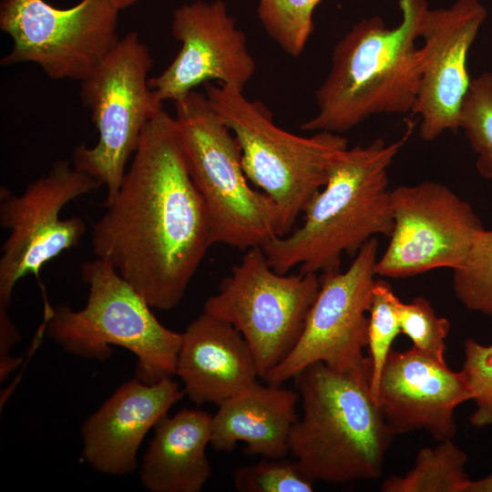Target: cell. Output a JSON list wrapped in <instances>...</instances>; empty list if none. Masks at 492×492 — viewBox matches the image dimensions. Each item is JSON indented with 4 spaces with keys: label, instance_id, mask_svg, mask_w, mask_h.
I'll return each instance as SVG.
<instances>
[{
    "label": "cell",
    "instance_id": "6da1fadb",
    "mask_svg": "<svg viewBox=\"0 0 492 492\" xmlns=\"http://www.w3.org/2000/svg\"><path fill=\"white\" fill-rule=\"evenodd\" d=\"M104 205L91 235L97 257L151 308L176 307L211 243L174 117L163 108L146 125L118 190Z\"/></svg>",
    "mask_w": 492,
    "mask_h": 492
},
{
    "label": "cell",
    "instance_id": "7a4b0ae2",
    "mask_svg": "<svg viewBox=\"0 0 492 492\" xmlns=\"http://www.w3.org/2000/svg\"><path fill=\"white\" fill-rule=\"evenodd\" d=\"M415 124L408 119L403 136L393 142L377 138L334 159L325 185L302 213V223L261 247L272 269L282 274L295 266L304 273L338 272L344 253L354 256L375 235H391L388 170Z\"/></svg>",
    "mask_w": 492,
    "mask_h": 492
},
{
    "label": "cell",
    "instance_id": "3957f363",
    "mask_svg": "<svg viewBox=\"0 0 492 492\" xmlns=\"http://www.w3.org/2000/svg\"><path fill=\"white\" fill-rule=\"evenodd\" d=\"M399 7L395 27L379 15L364 18L335 45L315 91L316 112L302 130L340 134L374 115L412 113L422 67L417 40L429 6L427 0H399Z\"/></svg>",
    "mask_w": 492,
    "mask_h": 492
},
{
    "label": "cell",
    "instance_id": "277c9868",
    "mask_svg": "<svg viewBox=\"0 0 492 492\" xmlns=\"http://www.w3.org/2000/svg\"><path fill=\"white\" fill-rule=\"evenodd\" d=\"M303 414L291 431L289 453L314 481L346 483L380 477L394 438L369 380L321 362L294 377Z\"/></svg>",
    "mask_w": 492,
    "mask_h": 492
},
{
    "label": "cell",
    "instance_id": "5b68a950",
    "mask_svg": "<svg viewBox=\"0 0 492 492\" xmlns=\"http://www.w3.org/2000/svg\"><path fill=\"white\" fill-rule=\"evenodd\" d=\"M80 272L88 286L86 305H47L46 335L71 354L99 361L111 355V344L121 346L137 357L135 377L145 384L176 374L182 333L164 326L108 261H84Z\"/></svg>",
    "mask_w": 492,
    "mask_h": 492
},
{
    "label": "cell",
    "instance_id": "8992f818",
    "mask_svg": "<svg viewBox=\"0 0 492 492\" xmlns=\"http://www.w3.org/2000/svg\"><path fill=\"white\" fill-rule=\"evenodd\" d=\"M204 89L240 145L247 178L275 203L280 236L288 234L325 185L332 162L348 148L346 138L326 131L292 134L278 127L267 108L247 98L243 89L212 82Z\"/></svg>",
    "mask_w": 492,
    "mask_h": 492
},
{
    "label": "cell",
    "instance_id": "52a82bcc",
    "mask_svg": "<svg viewBox=\"0 0 492 492\" xmlns=\"http://www.w3.org/2000/svg\"><path fill=\"white\" fill-rule=\"evenodd\" d=\"M175 109L187 167L207 210L211 245L246 251L280 236L275 203L249 184L240 145L205 94L191 91L175 102Z\"/></svg>",
    "mask_w": 492,
    "mask_h": 492
},
{
    "label": "cell",
    "instance_id": "ba28073f",
    "mask_svg": "<svg viewBox=\"0 0 492 492\" xmlns=\"http://www.w3.org/2000/svg\"><path fill=\"white\" fill-rule=\"evenodd\" d=\"M152 65L148 45L137 32H129L80 82V98L90 111L98 140L92 147H77L72 164L106 186V200L118 190L143 129L163 108L149 85Z\"/></svg>",
    "mask_w": 492,
    "mask_h": 492
},
{
    "label": "cell",
    "instance_id": "9c48e42d",
    "mask_svg": "<svg viewBox=\"0 0 492 492\" xmlns=\"http://www.w3.org/2000/svg\"><path fill=\"white\" fill-rule=\"evenodd\" d=\"M320 284L317 273L277 272L262 248L253 247L206 300L203 312L241 333L263 379L298 342Z\"/></svg>",
    "mask_w": 492,
    "mask_h": 492
},
{
    "label": "cell",
    "instance_id": "30bf717a",
    "mask_svg": "<svg viewBox=\"0 0 492 492\" xmlns=\"http://www.w3.org/2000/svg\"><path fill=\"white\" fill-rule=\"evenodd\" d=\"M111 0L54 7L45 0H2L0 28L13 40L3 66L34 63L51 79H87L119 41Z\"/></svg>",
    "mask_w": 492,
    "mask_h": 492
},
{
    "label": "cell",
    "instance_id": "8fae6325",
    "mask_svg": "<svg viewBox=\"0 0 492 492\" xmlns=\"http://www.w3.org/2000/svg\"><path fill=\"white\" fill-rule=\"evenodd\" d=\"M377 252L378 241L374 237L344 272L322 274L298 342L264 381L282 384L317 362L339 373L370 379V361L363 351L367 346Z\"/></svg>",
    "mask_w": 492,
    "mask_h": 492
},
{
    "label": "cell",
    "instance_id": "7c38bea8",
    "mask_svg": "<svg viewBox=\"0 0 492 492\" xmlns=\"http://www.w3.org/2000/svg\"><path fill=\"white\" fill-rule=\"evenodd\" d=\"M102 186L60 159L19 195L0 188V225L9 231L1 248L0 306H9L20 279L38 277L46 262L78 244L87 231L85 220L77 216L62 219L60 212L71 200Z\"/></svg>",
    "mask_w": 492,
    "mask_h": 492
},
{
    "label": "cell",
    "instance_id": "4fadbf2b",
    "mask_svg": "<svg viewBox=\"0 0 492 492\" xmlns=\"http://www.w3.org/2000/svg\"><path fill=\"white\" fill-rule=\"evenodd\" d=\"M391 201L394 226L375 267L382 277L454 271L466 261L484 230L472 206L441 182L398 186L391 190Z\"/></svg>",
    "mask_w": 492,
    "mask_h": 492
},
{
    "label": "cell",
    "instance_id": "5bb4252c",
    "mask_svg": "<svg viewBox=\"0 0 492 492\" xmlns=\"http://www.w3.org/2000/svg\"><path fill=\"white\" fill-rule=\"evenodd\" d=\"M171 32L181 43L171 63L149 85L161 101L174 103L199 85L216 81L243 89L256 70L246 36L222 0H196L174 10Z\"/></svg>",
    "mask_w": 492,
    "mask_h": 492
},
{
    "label": "cell",
    "instance_id": "9a60e30c",
    "mask_svg": "<svg viewBox=\"0 0 492 492\" xmlns=\"http://www.w3.org/2000/svg\"><path fill=\"white\" fill-rule=\"evenodd\" d=\"M479 0H457L424 14L420 26L422 67L412 113L425 141L459 128L460 110L470 85L467 56L487 18Z\"/></svg>",
    "mask_w": 492,
    "mask_h": 492
},
{
    "label": "cell",
    "instance_id": "2e32d148",
    "mask_svg": "<svg viewBox=\"0 0 492 492\" xmlns=\"http://www.w3.org/2000/svg\"><path fill=\"white\" fill-rule=\"evenodd\" d=\"M472 399L462 370L454 372L413 346L390 351L377 403L395 436L423 430L437 441L452 439L456 433L455 410Z\"/></svg>",
    "mask_w": 492,
    "mask_h": 492
},
{
    "label": "cell",
    "instance_id": "e0dca14e",
    "mask_svg": "<svg viewBox=\"0 0 492 492\" xmlns=\"http://www.w3.org/2000/svg\"><path fill=\"white\" fill-rule=\"evenodd\" d=\"M185 395L171 377L145 384L136 377L121 384L81 427L83 456L97 471L131 474L148 431Z\"/></svg>",
    "mask_w": 492,
    "mask_h": 492
},
{
    "label": "cell",
    "instance_id": "ac0fdd59",
    "mask_svg": "<svg viewBox=\"0 0 492 492\" xmlns=\"http://www.w3.org/2000/svg\"><path fill=\"white\" fill-rule=\"evenodd\" d=\"M176 374L193 403L217 405L260 376L254 354L241 333L206 312L182 333Z\"/></svg>",
    "mask_w": 492,
    "mask_h": 492
},
{
    "label": "cell",
    "instance_id": "d6986e66",
    "mask_svg": "<svg viewBox=\"0 0 492 492\" xmlns=\"http://www.w3.org/2000/svg\"><path fill=\"white\" fill-rule=\"evenodd\" d=\"M299 393L282 384L254 382L218 405L211 418L210 446L229 452L242 442L247 454L285 457L291 431L299 418Z\"/></svg>",
    "mask_w": 492,
    "mask_h": 492
},
{
    "label": "cell",
    "instance_id": "ffe728a7",
    "mask_svg": "<svg viewBox=\"0 0 492 492\" xmlns=\"http://www.w3.org/2000/svg\"><path fill=\"white\" fill-rule=\"evenodd\" d=\"M212 415L184 408L166 415L154 426L139 477L150 492H200L211 474L206 456Z\"/></svg>",
    "mask_w": 492,
    "mask_h": 492
},
{
    "label": "cell",
    "instance_id": "44dd1931",
    "mask_svg": "<svg viewBox=\"0 0 492 492\" xmlns=\"http://www.w3.org/2000/svg\"><path fill=\"white\" fill-rule=\"evenodd\" d=\"M421 448L414 466L405 475H392L381 485L383 492H466L471 482L465 470L466 454L452 439Z\"/></svg>",
    "mask_w": 492,
    "mask_h": 492
},
{
    "label": "cell",
    "instance_id": "7402d4cb",
    "mask_svg": "<svg viewBox=\"0 0 492 492\" xmlns=\"http://www.w3.org/2000/svg\"><path fill=\"white\" fill-rule=\"evenodd\" d=\"M321 0H259L258 17L267 34L289 56L304 50L314 28L313 15Z\"/></svg>",
    "mask_w": 492,
    "mask_h": 492
},
{
    "label": "cell",
    "instance_id": "603a6c76",
    "mask_svg": "<svg viewBox=\"0 0 492 492\" xmlns=\"http://www.w3.org/2000/svg\"><path fill=\"white\" fill-rule=\"evenodd\" d=\"M459 128L477 155L478 173L492 180V72L471 79L460 110Z\"/></svg>",
    "mask_w": 492,
    "mask_h": 492
},
{
    "label": "cell",
    "instance_id": "cb8c5ba5",
    "mask_svg": "<svg viewBox=\"0 0 492 492\" xmlns=\"http://www.w3.org/2000/svg\"><path fill=\"white\" fill-rule=\"evenodd\" d=\"M400 299L384 280H376L369 311L367 346L370 361L369 388L377 403L382 372L395 337L401 333L397 315ZM378 404V403H377Z\"/></svg>",
    "mask_w": 492,
    "mask_h": 492
},
{
    "label": "cell",
    "instance_id": "d4e9b609",
    "mask_svg": "<svg viewBox=\"0 0 492 492\" xmlns=\"http://www.w3.org/2000/svg\"><path fill=\"white\" fill-rule=\"evenodd\" d=\"M452 287L466 309L492 317V230L477 236L466 261L454 270Z\"/></svg>",
    "mask_w": 492,
    "mask_h": 492
},
{
    "label": "cell",
    "instance_id": "484cf974",
    "mask_svg": "<svg viewBox=\"0 0 492 492\" xmlns=\"http://www.w3.org/2000/svg\"><path fill=\"white\" fill-rule=\"evenodd\" d=\"M401 333L413 343V347L442 364L446 363V338L450 330L447 319L436 314L430 302L423 296L410 302L397 303Z\"/></svg>",
    "mask_w": 492,
    "mask_h": 492
},
{
    "label": "cell",
    "instance_id": "4316f807",
    "mask_svg": "<svg viewBox=\"0 0 492 492\" xmlns=\"http://www.w3.org/2000/svg\"><path fill=\"white\" fill-rule=\"evenodd\" d=\"M314 480L299 463L282 458L242 466L234 474V485L241 492H311Z\"/></svg>",
    "mask_w": 492,
    "mask_h": 492
},
{
    "label": "cell",
    "instance_id": "83f0119b",
    "mask_svg": "<svg viewBox=\"0 0 492 492\" xmlns=\"http://www.w3.org/2000/svg\"><path fill=\"white\" fill-rule=\"evenodd\" d=\"M464 353L462 371L476 404L470 423L477 428H492V344L484 345L469 338L465 342Z\"/></svg>",
    "mask_w": 492,
    "mask_h": 492
},
{
    "label": "cell",
    "instance_id": "f1b7e54d",
    "mask_svg": "<svg viewBox=\"0 0 492 492\" xmlns=\"http://www.w3.org/2000/svg\"><path fill=\"white\" fill-rule=\"evenodd\" d=\"M7 308L0 306V381L6 379L21 364L22 357L9 355L11 348L20 339V334L7 313Z\"/></svg>",
    "mask_w": 492,
    "mask_h": 492
},
{
    "label": "cell",
    "instance_id": "f546056e",
    "mask_svg": "<svg viewBox=\"0 0 492 492\" xmlns=\"http://www.w3.org/2000/svg\"><path fill=\"white\" fill-rule=\"evenodd\" d=\"M466 492H492V471L482 478L471 480Z\"/></svg>",
    "mask_w": 492,
    "mask_h": 492
},
{
    "label": "cell",
    "instance_id": "4dcf8cb0",
    "mask_svg": "<svg viewBox=\"0 0 492 492\" xmlns=\"http://www.w3.org/2000/svg\"><path fill=\"white\" fill-rule=\"evenodd\" d=\"M119 10L136 4L138 0H111Z\"/></svg>",
    "mask_w": 492,
    "mask_h": 492
}]
</instances>
